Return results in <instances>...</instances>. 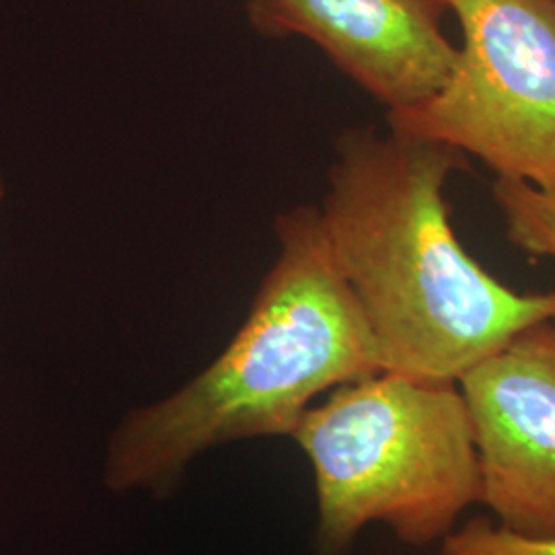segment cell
<instances>
[{
    "mask_svg": "<svg viewBox=\"0 0 555 555\" xmlns=\"http://www.w3.org/2000/svg\"><path fill=\"white\" fill-rule=\"evenodd\" d=\"M291 438L313 469L318 555L348 554L369 525L414 547L440 543L479 504L472 417L453 380L383 371L341 385Z\"/></svg>",
    "mask_w": 555,
    "mask_h": 555,
    "instance_id": "3957f363",
    "label": "cell"
},
{
    "mask_svg": "<svg viewBox=\"0 0 555 555\" xmlns=\"http://www.w3.org/2000/svg\"><path fill=\"white\" fill-rule=\"evenodd\" d=\"M4 194H7V185H4V179L0 176V199L4 198Z\"/></svg>",
    "mask_w": 555,
    "mask_h": 555,
    "instance_id": "9c48e42d",
    "label": "cell"
},
{
    "mask_svg": "<svg viewBox=\"0 0 555 555\" xmlns=\"http://www.w3.org/2000/svg\"><path fill=\"white\" fill-rule=\"evenodd\" d=\"M463 46L435 98L389 128L444 142L496 178L555 190V0H444Z\"/></svg>",
    "mask_w": 555,
    "mask_h": 555,
    "instance_id": "277c9868",
    "label": "cell"
},
{
    "mask_svg": "<svg viewBox=\"0 0 555 555\" xmlns=\"http://www.w3.org/2000/svg\"><path fill=\"white\" fill-rule=\"evenodd\" d=\"M492 194L508 241L535 258L555 261V190L518 179L496 178Z\"/></svg>",
    "mask_w": 555,
    "mask_h": 555,
    "instance_id": "52a82bcc",
    "label": "cell"
},
{
    "mask_svg": "<svg viewBox=\"0 0 555 555\" xmlns=\"http://www.w3.org/2000/svg\"><path fill=\"white\" fill-rule=\"evenodd\" d=\"M463 167L453 146L391 128L336 140L319 219L387 373L456 383L555 319V291L518 293L461 245L444 190Z\"/></svg>",
    "mask_w": 555,
    "mask_h": 555,
    "instance_id": "6da1fadb",
    "label": "cell"
},
{
    "mask_svg": "<svg viewBox=\"0 0 555 555\" xmlns=\"http://www.w3.org/2000/svg\"><path fill=\"white\" fill-rule=\"evenodd\" d=\"M444 0H245L251 29L305 38L387 112L435 98L455 70Z\"/></svg>",
    "mask_w": 555,
    "mask_h": 555,
    "instance_id": "8992f818",
    "label": "cell"
},
{
    "mask_svg": "<svg viewBox=\"0 0 555 555\" xmlns=\"http://www.w3.org/2000/svg\"><path fill=\"white\" fill-rule=\"evenodd\" d=\"M274 233L276 259L227 348L171 396L128 412L112 433L103 461L109 492L169 496L202 453L291 437L318 397L383 373L319 208L282 212Z\"/></svg>",
    "mask_w": 555,
    "mask_h": 555,
    "instance_id": "7a4b0ae2",
    "label": "cell"
},
{
    "mask_svg": "<svg viewBox=\"0 0 555 555\" xmlns=\"http://www.w3.org/2000/svg\"><path fill=\"white\" fill-rule=\"evenodd\" d=\"M456 383L474 428L479 504L515 535L555 539V319L522 330Z\"/></svg>",
    "mask_w": 555,
    "mask_h": 555,
    "instance_id": "5b68a950",
    "label": "cell"
},
{
    "mask_svg": "<svg viewBox=\"0 0 555 555\" xmlns=\"http://www.w3.org/2000/svg\"><path fill=\"white\" fill-rule=\"evenodd\" d=\"M438 555H555V539H527L474 518L440 541Z\"/></svg>",
    "mask_w": 555,
    "mask_h": 555,
    "instance_id": "ba28073f",
    "label": "cell"
}]
</instances>
